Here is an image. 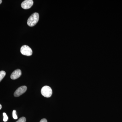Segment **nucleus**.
<instances>
[{
	"label": "nucleus",
	"instance_id": "nucleus-12",
	"mask_svg": "<svg viewBox=\"0 0 122 122\" xmlns=\"http://www.w3.org/2000/svg\"><path fill=\"white\" fill-rule=\"evenodd\" d=\"M2 106H1V105L0 104V110H1V108H2Z\"/></svg>",
	"mask_w": 122,
	"mask_h": 122
},
{
	"label": "nucleus",
	"instance_id": "nucleus-5",
	"mask_svg": "<svg viewBox=\"0 0 122 122\" xmlns=\"http://www.w3.org/2000/svg\"><path fill=\"white\" fill-rule=\"evenodd\" d=\"M33 4L32 0H25L21 3V7L24 9H28L30 8Z\"/></svg>",
	"mask_w": 122,
	"mask_h": 122
},
{
	"label": "nucleus",
	"instance_id": "nucleus-7",
	"mask_svg": "<svg viewBox=\"0 0 122 122\" xmlns=\"http://www.w3.org/2000/svg\"><path fill=\"white\" fill-rule=\"evenodd\" d=\"M6 75V73L4 71H0V82L2 81Z\"/></svg>",
	"mask_w": 122,
	"mask_h": 122
},
{
	"label": "nucleus",
	"instance_id": "nucleus-9",
	"mask_svg": "<svg viewBox=\"0 0 122 122\" xmlns=\"http://www.w3.org/2000/svg\"><path fill=\"white\" fill-rule=\"evenodd\" d=\"M3 116H4V119H3V120L4 122H6L7 121L8 119V116H7V114L5 113H3Z\"/></svg>",
	"mask_w": 122,
	"mask_h": 122
},
{
	"label": "nucleus",
	"instance_id": "nucleus-11",
	"mask_svg": "<svg viewBox=\"0 0 122 122\" xmlns=\"http://www.w3.org/2000/svg\"><path fill=\"white\" fill-rule=\"evenodd\" d=\"M40 122H48L47 120L46 119L43 118L40 121Z\"/></svg>",
	"mask_w": 122,
	"mask_h": 122
},
{
	"label": "nucleus",
	"instance_id": "nucleus-13",
	"mask_svg": "<svg viewBox=\"0 0 122 122\" xmlns=\"http://www.w3.org/2000/svg\"><path fill=\"white\" fill-rule=\"evenodd\" d=\"M2 0H0V4H1V3H2Z\"/></svg>",
	"mask_w": 122,
	"mask_h": 122
},
{
	"label": "nucleus",
	"instance_id": "nucleus-1",
	"mask_svg": "<svg viewBox=\"0 0 122 122\" xmlns=\"http://www.w3.org/2000/svg\"><path fill=\"white\" fill-rule=\"evenodd\" d=\"M39 20V14L34 13L29 17L27 21V24L30 26H34L38 22Z\"/></svg>",
	"mask_w": 122,
	"mask_h": 122
},
{
	"label": "nucleus",
	"instance_id": "nucleus-4",
	"mask_svg": "<svg viewBox=\"0 0 122 122\" xmlns=\"http://www.w3.org/2000/svg\"><path fill=\"white\" fill-rule=\"evenodd\" d=\"M27 90V87L26 86H22L18 88L14 93V96L15 97H19L24 93Z\"/></svg>",
	"mask_w": 122,
	"mask_h": 122
},
{
	"label": "nucleus",
	"instance_id": "nucleus-3",
	"mask_svg": "<svg viewBox=\"0 0 122 122\" xmlns=\"http://www.w3.org/2000/svg\"><path fill=\"white\" fill-rule=\"evenodd\" d=\"M20 52L23 55L27 56H31L33 53L32 49L26 45L22 46L20 49Z\"/></svg>",
	"mask_w": 122,
	"mask_h": 122
},
{
	"label": "nucleus",
	"instance_id": "nucleus-8",
	"mask_svg": "<svg viewBox=\"0 0 122 122\" xmlns=\"http://www.w3.org/2000/svg\"><path fill=\"white\" fill-rule=\"evenodd\" d=\"M26 118L25 117H22L20 118L17 122H26Z\"/></svg>",
	"mask_w": 122,
	"mask_h": 122
},
{
	"label": "nucleus",
	"instance_id": "nucleus-2",
	"mask_svg": "<svg viewBox=\"0 0 122 122\" xmlns=\"http://www.w3.org/2000/svg\"><path fill=\"white\" fill-rule=\"evenodd\" d=\"M41 92L42 96L46 97L49 98L52 96V90L49 86H46L42 88Z\"/></svg>",
	"mask_w": 122,
	"mask_h": 122
},
{
	"label": "nucleus",
	"instance_id": "nucleus-10",
	"mask_svg": "<svg viewBox=\"0 0 122 122\" xmlns=\"http://www.w3.org/2000/svg\"><path fill=\"white\" fill-rule=\"evenodd\" d=\"M13 117L14 119H17V116L16 114V111L15 110H14L13 111Z\"/></svg>",
	"mask_w": 122,
	"mask_h": 122
},
{
	"label": "nucleus",
	"instance_id": "nucleus-6",
	"mask_svg": "<svg viewBox=\"0 0 122 122\" xmlns=\"http://www.w3.org/2000/svg\"><path fill=\"white\" fill-rule=\"evenodd\" d=\"M22 73L20 70L17 69L15 70L11 74V79L15 80L19 78V77L21 76Z\"/></svg>",
	"mask_w": 122,
	"mask_h": 122
}]
</instances>
